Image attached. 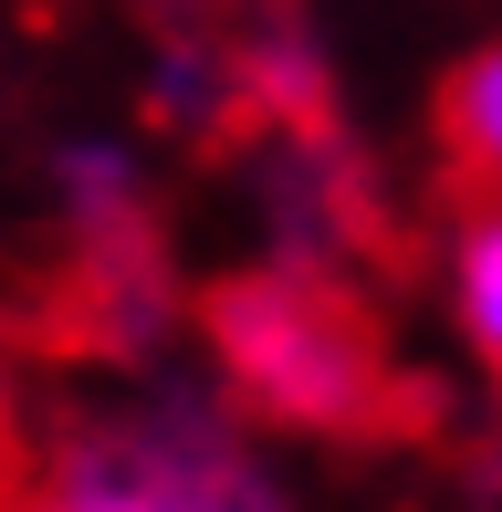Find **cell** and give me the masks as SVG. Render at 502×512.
Listing matches in <instances>:
<instances>
[{"label": "cell", "instance_id": "6da1fadb", "mask_svg": "<svg viewBox=\"0 0 502 512\" xmlns=\"http://www.w3.org/2000/svg\"><path fill=\"white\" fill-rule=\"evenodd\" d=\"M21 512H283V481L231 408L189 387H147V398L74 418L42 450Z\"/></svg>", "mask_w": 502, "mask_h": 512}, {"label": "cell", "instance_id": "277c9868", "mask_svg": "<svg viewBox=\"0 0 502 512\" xmlns=\"http://www.w3.org/2000/svg\"><path fill=\"white\" fill-rule=\"evenodd\" d=\"M450 157H461L482 189H502V42L450 74Z\"/></svg>", "mask_w": 502, "mask_h": 512}, {"label": "cell", "instance_id": "3957f363", "mask_svg": "<svg viewBox=\"0 0 502 512\" xmlns=\"http://www.w3.org/2000/svg\"><path fill=\"white\" fill-rule=\"evenodd\" d=\"M450 324H461V345L502 377V189L461 220V241H450Z\"/></svg>", "mask_w": 502, "mask_h": 512}, {"label": "cell", "instance_id": "7a4b0ae2", "mask_svg": "<svg viewBox=\"0 0 502 512\" xmlns=\"http://www.w3.org/2000/svg\"><path fill=\"white\" fill-rule=\"evenodd\" d=\"M220 377L283 429H356L377 408V345L367 324L304 272H251L220 293Z\"/></svg>", "mask_w": 502, "mask_h": 512}]
</instances>
